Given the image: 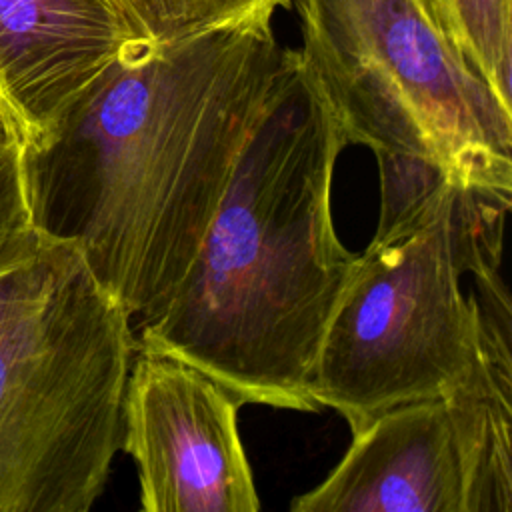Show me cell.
I'll use <instances>...</instances> for the list:
<instances>
[{"mask_svg": "<svg viewBox=\"0 0 512 512\" xmlns=\"http://www.w3.org/2000/svg\"><path fill=\"white\" fill-rule=\"evenodd\" d=\"M296 58L258 22L130 40L40 144L20 148L32 228L74 244L132 318L154 314Z\"/></svg>", "mask_w": 512, "mask_h": 512, "instance_id": "1", "label": "cell"}, {"mask_svg": "<svg viewBox=\"0 0 512 512\" xmlns=\"http://www.w3.org/2000/svg\"><path fill=\"white\" fill-rule=\"evenodd\" d=\"M346 146L298 56L252 128L190 268L140 320L138 342L196 364L244 404L318 410L308 378L358 256L332 218Z\"/></svg>", "mask_w": 512, "mask_h": 512, "instance_id": "2", "label": "cell"}, {"mask_svg": "<svg viewBox=\"0 0 512 512\" xmlns=\"http://www.w3.org/2000/svg\"><path fill=\"white\" fill-rule=\"evenodd\" d=\"M512 194L440 186L376 228L320 342L308 392L360 432L406 402L446 396L490 356H512V314L484 308L462 278L502 256Z\"/></svg>", "mask_w": 512, "mask_h": 512, "instance_id": "3", "label": "cell"}, {"mask_svg": "<svg viewBox=\"0 0 512 512\" xmlns=\"http://www.w3.org/2000/svg\"><path fill=\"white\" fill-rule=\"evenodd\" d=\"M132 316L32 228L0 266V512H88L122 446Z\"/></svg>", "mask_w": 512, "mask_h": 512, "instance_id": "4", "label": "cell"}, {"mask_svg": "<svg viewBox=\"0 0 512 512\" xmlns=\"http://www.w3.org/2000/svg\"><path fill=\"white\" fill-rule=\"evenodd\" d=\"M300 64L348 144L368 146L386 226L442 184L512 194V108L418 0H296Z\"/></svg>", "mask_w": 512, "mask_h": 512, "instance_id": "5", "label": "cell"}, {"mask_svg": "<svg viewBox=\"0 0 512 512\" xmlns=\"http://www.w3.org/2000/svg\"><path fill=\"white\" fill-rule=\"evenodd\" d=\"M292 512H512V366L386 410Z\"/></svg>", "mask_w": 512, "mask_h": 512, "instance_id": "6", "label": "cell"}, {"mask_svg": "<svg viewBox=\"0 0 512 512\" xmlns=\"http://www.w3.org/2000/svg\"><path fill=\"white\" fill-rule=\"evenodd\" d=\"M244 402L196 364L138 342L122 404V450L144 512H256L238 432Z\"/></svg>", "mask_w": 512, "mask_h": 512, "instance_id": "7", "label": "cell"}, {"mask_svg": "<svg viewBox=\"0 0 512 512\" xmlns=\"http://www.w3.org/2000/svg\"><path fill=\"white\" fill-rule=\"evenodd\" d=\"M134 38L114 0H0V106L20 148Z\"/></svg>", "mask_w": 512, "mask_h": 512, "instance_id": "8", "label": "cell"}, {"mask_svg": "<svg viewBox=\"0 0 512 512\" xmlns=\"http://www.w3.org/2000/svg\"><path fill=\"white\" fill-rule=\"evenodd\" d=\"M450 46L512 108V0H418Z\"/></svg>", "mask_w": 512, "mask_h": 512, "instance_id": "9", "label": "cell"}, {"mask_svg": "<svg viewBox=\"0 0 512 512\" xmlns=\"http://www.w3.org/2000/svg\"><path fill=\"white\" fill-rule=\"evenodd\" d=\"M132 32L168 42L230 24H270L290 0H114Z\"/></svg>", "mask_w": 512, "mask_h": 512, "instance_id": "10", "label": "cell"}, {"mask_svg": "<svg viewBox=\"0 0 512 512\" xmlns=\"http://www.w3.org/2000/svg\"><path fill=\"white\" fill-rule=\"evenodd\" d=\"M32 232L24 190L22 150L14 142L0 148V266L12 260Z\"/></svg>", "mask_w": 512, "mask_h": 512, "instance_id": "11", "label": "cell"}, {"mask_svg": "<svg viewBox=\"0 0 512 512\" xmlns=\"http://www.w3.org/2000/svg\"><path fill=\"white\" fill-rule=\"evenodd\" d=\"M14 142H18V140L14 136V130H12V126H10L2 106H0V148H6L10 144H14Z\"/></svg>", "mask_w": 512, "mask_h": 512, "instance_id": "12", "label": "cell"}]
</instances>
